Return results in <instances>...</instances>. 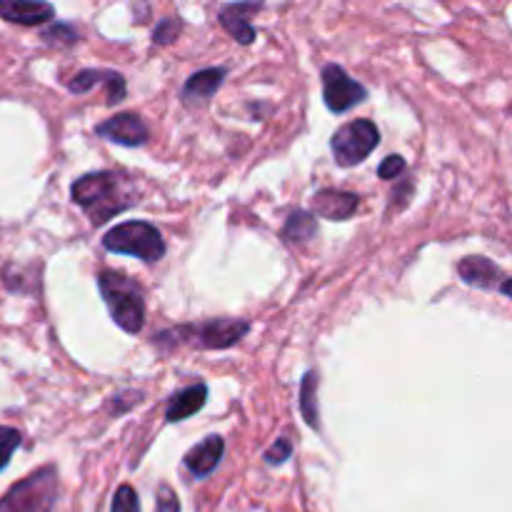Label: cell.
<instances>
[{
    "mask_svg": "<svg viewBox=\"0 0 512 512\" xmlns=\"http://www.w3.org/2000/svg\"><path fill=\"white\" fill-rule=\"evenodd\" d=\"M70 198L83 208L90 223L103 225L138 203V190L130 175L118 170H98L75 180Z\"/></svg>",
    "mask_w": 512,
    "mask_h": 512,
    "instance_id": "1",
    "label": "cell"
},
{
    "mask_svg": "<svg viewBox=\"0 0 512 512\" xmlns=\"http://www.w3.org/2000/svg\"><path fill=\"white\" fill-rule=\"evenodd\" d=\"M98 288L115 325L130 335L140 333L145 325V300L140 285L118 270H103L98 275Z\"/></svg>",
    "mask_w": 512,
    "mask_h": 512,
    "instance_id": "2",
    "label": "cell"
},
{
    "mask_svg": "<svg viewBox=\"0 0 512 512\" xmlns=\"http://www.w3.org/2000/svg\"><path fill=\"white\" fill-rule=\"evenodd\" d=\"M250 333V323L233 318H215L203 325H183L175 330H163L155 335V345L163 348L165 343L175 348L178 343H195L203 350H225L238 345Z\"/></svg>",
    "mask_w": 512,
    "mask_h": 512,
    "instance_id": "3",
    "label": "cell"
},
{
    "mask_svg": "<svg viewBox=\"0 0 512 512\" xmlns=\"http://www.w3.org/2000/svg\"><path fill=\"white\" fill-rule=\"evenodd\" d=\"M58 490V470L55 465H45L0 498V512H53Z\"/></svg>",
    "mask_w": 512,
    "mask_h": 512,
    "instance_id": "4",
    "label": "cell"
},
{
    "mask_svg": "<svg viewBox=\"0 0 512 512\" xmlns=\"http://www.w3.org/2000/svg\"><path fill=\"white\" fill-rule=\"evenodd\" d=\"M103 248L108 253L133 255V258L153 265L165 255V240L155 225L145 223V220H130V223H120L105 233Z\"/></svg>",
    "mask_w": 512,
    "mask_h": 512,
    "instance_id": "5",
    "label": "cell"
},
{
    "mask_svg": "<svg viewBox=\"0 0 512 512\" xmlns=\"http://www.w3.org/2000/svg\"><path fill=\"white\" fill-rule=\"evenodd\" d=\"M380 143V130L373 120L360 118L353 123L343 125L338 133L330 140V150H333L335 160L340 168H353L360 165Z\"/></svg>",
    "mask_w": 512,
    "mask_h": 512,
    "instance_id": "6",
    "label": "cell"
},
{
    "mask_svg": "<svg viewBox=\"0 0 512 512\" xmlns=\"http://www.w3.org/2000/svg\"><path fill=\"white\" fill-rule=\"evenodd\" d=\"M368 98L365 85L350 78L340 65H325L323 68V100L333 113H348L350 108L360 105Z\"/></svg>",
    "mask_w": 512,
    "mask_h": 512,
    "instance_id": "7",
    "label": "cell"
},
{
    "mask_svg": "<svg viewBox=\"0 0 512 512\" xmlns=\"http://www.w3.org/2000/svg\"><path fill=\"white\" fill-rule=\"evenodd\" d=\"M458 275L463 278V283L473 285L480 290H500L505 298H510V278L493 263L490 258L483 255H470L458 263Z\"/></svg>",
    "mask_w": 512,
    "mask_h": 512,
    "instance_id": "8",
    "label": "cell"
},
{
    "mask_svg": "<svg viewBox=\"0 0 512 512\" xmlns=\"http://www.w3.org/2000/svg\"><path fill=\"white\" fill-rule=\"evenodd\" d=\"M95 133L103 135V138L113 140V143L125 145V148H140V145L148 143L150 130L143 123L138 113H118L113 118H108L105 123H100L95 128Z\"/></svg>",
    "mask_w": 512,
    "mask_h": 512,
    "instance_id": "9",
    "label": "cell"
},
{
    "mask_svg": "<svg viewBox=\"0 0 512 512\" xmlns=\"http://www.w3.org/2000/svg\"><path fill=\"white\" fill-rule=\"evenodd\" d=\"M225 453V440L220 435H210L203 443L195 445L193 450H188L185 455V468L190 470L195 480H205L208 475H213V470L218 468L220 460Z\"/></svg>",
    "mask_w": 512,
    "mask_h": 512,
    "instance_id": "10",
    "label": "cell"
},
{
    "mask_svg": "<svg viewBox=\"0 0 512 512\" xmlns=\"http://www.w3.org/2000/svg\"><path fill=\"white\" fill-rule=\"evenodd\" d=\"M225 75H228L225 68H205L193 73L183 85V103L188 105V108H200V105H205L215 93H218Z\"/></svg>",
    "mask_w": 512,
    "mask_h": 512,
    "instance_id": "11",
    "label": "cell"
},
{
    "mask_svg": "<svg viewBox=\"0 0 512 512\" xmlns=\"http://www.w3.org/2000/svg\"><path fill=\"white\" fill-rule=\"evenodd\" d=\"M315 213L328 220H348L358 213L360 195L345 193V190H320L313 195Z\"/></svg>",
    "mask_w": 512,
    "mask_h": 512,
    "instance_id": "12",
    "label": "cell"
},
{
    "mask_svg": "<svg viewBox=\"0 0 512 512\" xmlns=\"http://www.w3.org/2000/svg\"><path fill=\"white\" fill-rule=\"evenodd\" d=\"M0 18L18 25H40L55 18L50 3H28V0H0Z\"/></svg>",
    "mask_w": 512,
    "mask_h": 512,
    "instance_id": "13",
    "label": "cell"
},
{
    "mask_svg": "<svg viewBox=\"0 0 512 512\" xmlns=\"http://www.w3.org/2000/svg\"><path fill=\"white\" fill-rule=\"evenodd\" d=\"M205 403H208V385H190V388L180 390V393H175L173 398H170L168 410H165V420H168V423H180V420L200 413Z\"/></svg>",
    "mask_w": 512,
    "mask_h": 512,
    "instance_id": "14",
    "label": "cell"
},
{
    "mask_svg": "<svg viewBox=\"0 0 512 512\" xmlns=\"http://www.w3.org/2000/svg\"><path fill=\"white\" fill-rule=\"evenodd\" d=\"M260 8H263L260 3L225 5V8L220 10V25H223V28L228 30V33L233 35L240 45H250L255 40V28L248 23V18H245V15L255 13V10H260Z\"/></svg>",
    "mask_w": 512,
    "mask_h": 512,
    "instance_id": "15",
    "label": "cell"
},
{
    "mask_svg": "<svg viewBox=\"0 0 512 512\" xmlns=\"http://www.w3.org/2000/svg\"><path fill=\"white\" fill-rule=\"evenodd\" d=\"M318 235V220L310 210H293L285 220L283 238L288 245H305Z\"/></svg>",
    "mask_w": 512,
    "mask_h": 512,
    "instance_id": "16",
    "label": "cell"
},
{
    "mask_svg": "<svg viewBox=\"0 0 512 512\" xmlns=\"http://www.w3.org/2000/svg\"><path fill=\"white\" fill-rule=\"evenodd\" d=\"M300 413L310 428H320V410H318V375L305 373L303 385H300Z\"/></svg>",
    "mask_w": 512,
    "mask_h": 512,
    "instance_id": "17",
    "label": "cell"
},
{
    "mask_svg": "<svg viewBox=\"0 0 512 512\" xmlns=\"http://www.w3.org/2000/svg\"><path fill=\"white\" fill-rule=\"evenodd\" d=\"M120 80H125L123 75L120 73H115V70H93V68H88V70H80L78 75H75L73 80H70L68 83V90L70 93H75V95H83V93H88V90H93L95 85H115V83H120Z\"/></svg>",
    "mask_w": 512,
    "mask_h": 512,
    "instance_id": "18",
    "label": "cell"
},
{
    "mask_svg": "<svg viewBox=\"0 0 512 512\" xmlns=\"http://www.w3.org/2000/svg\"><path fill=\"white\" fill-rule=\"evenodd\" d=\"M20 440H23L20 430L8 428V425H0V470L10 463L15 450L20 448Z\"/></svg>",
    "mask_w": 512,
    "mask_h": 512,
    "instance_id": "19",
    "label": "cell"
},
{
    "mask_svg": "<svg viewBox=\"0 0 512 512\" xmlns=\"http://www.w3.org/2000/svg\"><path fill=\"white\" fill-rule=\"evenodd\" d=\"M180 30H183V23L180 18H163L158 25L153 28V43L155 45H170L178 40Z\"/></svg>",
    "mask_w": 512,
    "mask_h": 512,
    "instance_id": "20",
    "label": "cell"
},
{
    "mask_svg": "<svg viewBox=\"0 0 512 512\" xmlns=\"http://www.w3.org/2000/svg\"><path fill=\"white\" fill-rule=\"evenodd\" d=\"M110 512H140V500L130 485H120L113 495V505Z\"/></svg>",
    "mask_w": 512,
    "mask_h": 512,
    "instance_id": "21",
    "label": "cell"
},
{
    "mask_svg": "<svg viewBox=\"0 0 512 512\" xmlns=\"http://www.w3.org/2000/svg\"><path fill=\"white\" fill-rule=\"evenodd\" d=\"M403 173H405L403 155H388L378 168V175L383 180H398Z\"/></svg>",
    "mask_w": 512,
    "mask_h": 512,
    "instance_id": "22",
    "label": "cell"
},
{
    "mask_svg": "<svg viewBox=\"0 0 512 512\" xmlns=\"http://www.w3.org/2000/svg\"><path fill=\"white\" fill-rule=\"evenodd\" d=\"M290 455H293V443H290L288 438H280L278 443H275L273 448L265 453V463H268V465H283L285 460L290 458Z\"/></svg>",
    "mask_w": 512,
    "mask_h": 512,
    "instance_id": "23",
    "label": "cell"
},
{
    "mask_svg": "<svg viewBox=\"0 0 512 512\" xmlns=\"http://www.w3.org/2000/svg\"><path fill=\"white\" fill-rule=\"evenodd\" d=\"M155 512H180V500L173 493V488L168 485H160L158 488V500H155Z\"/></svg>",
    "mask_w": 512,
    "mask_h": 512,
    "instance_id": "24",
    "label": "cell"
},
{
    "mask_svg": "<svg viewBox=\"0 0 512 512\" xmlns=\"http://www.w3.org/2000/svg\"><path fill=\"white\" fill-rule=\"evenodd\" d=\"M60 35H65L63 45H73L75 43V30L70 28V25H53V28L43 30V40L45 43H53V45H60Z\"/></svg>",
    "mask_w": 512,
    "mask_h": 512,
    "instance_id": "25",
    "label": "cell"
}]
</instances>
